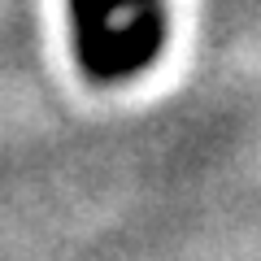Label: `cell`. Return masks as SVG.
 <instances>
[{
	"instance_id": "obj_1",
	"label": "cell",
	"mask_w": 261,
	"mask_h": 261,
	"mask_svg": "<svg viewBox=\"0 0 261 261\" xmlns=\"http://www.w3.org/2000/svg\"><path fill=\"white\" fill-rule=\"evenodd\" d=\"M161 48H166V13H161V5H148V9L130 13L109 35V83L144 74L157 61Z\"/></svg>"
},
{
	"instance_id": "obj_2",
	"label": "cell",
	"mask_w": 261,
	"mask_h": 261,
	"mask_svg": "<svg viewBox=\"0 0 261 261\" xmlns=\"http://www.w3.org/2000/svg\"><path fill=\"white\" fill-rule=\"evenodd\" d=\"M148 5H157V0H109V9H113V18H118V13H140V9H148Z\"/></svg>"
}]
</instances>
